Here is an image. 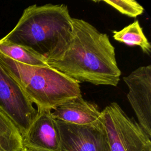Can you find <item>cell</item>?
<instances>
[{"label":"cell","mask_w":151,"mask_h":151,"mask_svg":"<svg viewBox=\"0 0 151 151\" xmlns=\"http://www.w3.org/2000/svg\"><path fill=\"white\" fill-rule=\"evenodd\" d=\"M46 61L49 67L79 84L116 87L121 76L107 34L82 19L71 18L69 35Z\"/></svg>","instance_id":"cell-1"},{"label":"cell","mask_w":151,"mask_h":151,"mask_svg":"<svg viewBox=\"0 0 151 151\" xmlns=\"http://www.w3.org/2000/svg\"><path fill=\"white\" fill-rule=\"evenodd\" d=\"M71 18L64 4H34L24 10L15 27L2 40L46 58L69 35Z\"/></svg>","instance_id":"cell-2"},{"label":"cell","mask_w":151,"mask_h":151,"mask_svg":"<svg viewBox=\"0 0 151 151\" xmlns=\"http://www.w3.org/2000/svg\"><path fill=\"white\" fill-rule=\"evenodd\" d=\"M0 64L39 110H52L81 95L80 84L54 68L18 63L0 54Z\"/></svg>","instance_id":"cell-3"},{"label":"cell","mask_w":151,"mask_h":151,"mask_svg":"<svg viewBox=\"0 0 151 151\" xmlns=\"http://www.w3.org/2000/svg\"><path fill=\"white\" fill-rule=\"evenodd\" d=\"M101 122L110 151H151L150 138L117 103L101 111Z\"/></svg>","instance_id":"cell-4"},{"label":"cell","mask_w":151,"mask_h":151,"mask_svg":"<svg viewBox=\"0 0 151 151\" xmlns=\"http://www.w3.org/2000/svg\"><path fill=\"white\" fill-rule=\"evenodd\" d=\"M0 109L12 120L22 137L38 112L19 84L1 64Z\"/></svg>","instance_id":"cell-5"},{"label":"cell","mask_w":151,"mask_h":151,"mask_svg":"<svg viewBox=\"0 0 151 151\" xmlns=\"http://www.w3.org/2000/svg\"><path fill=\"white\" fill-rule=\"evenodd\" d=\"M123 79L129 88L127 98L138 124L151 138V65L139 67Z\"/></svg>","instance_id":"cell-6"},{"label":"cell","mask_w":151,"mask_h":151,"mask_svg":"<svg viewBox=\"0 0 151 151\" xmlns=\"http://www.w3.org/2000/svg\"><path fill=\"white\" fill-rule=\"evenodd\" d=\"M57 121L63 151H110L101 120L88 125Z\"/></svg>","instance_id":"cell-7"},{"label":"cell","mask_w":151,"mask_h":151,"mask_svg":"<svg viewBox=\"0 0 151 151\" xmlns=\"http://www.w3.org/2000/svg\"><path fill=\"white\" fill-rule=\"evenodd\" d=\"M37 114L26 134L23 146L30 151H63L58 124L51 110L37 109Z\"/></svg>","instance_id":"cell-8"},{"label":"cell","mask_w":151,"mask_h":151,"mask_svg":"<svg viewBox=\"0 0 151 151\" xmlns=\"http://www.w3.org/2000/svg\"><path fill=\"white\" fill-rule=\"evenodd\" d=\"M98 106L80 96L69 100L51 110V115L57 120L76 125H88L101 120Z\"/></svg>","instance_id":"cell-9"},{"label":"cell","mask_w":151,"mask_h":151,"mask_svg":"<svg viewBox=\"0 0 151 151\" xmlns=\"http://www.w3.org/2000/svg\"><path fill=\"white\" fill-rule=\"evenodd\" d=\"M0 54L17 61L29 65L47 66L46 58L23 46L0 40Z\"/></svg>","instance_id":"cell-10"},{"label":"cell","mask_w":151,"mask_h":151,"mask_svg":"<svg viewBox=\"0 0 151 151\" xmlns=\"http://www.w3.org/2000/svg\"><path fill=\"white\" fill-rule=\"evenodd\" d=\"M22 136L12 120L0 109V151H22Z\"/></svg>","instance_id":"cell-11"},{"label":"cell","mask_w":151,"mask_h":151,"mask_svg":"<svg viewBox=\"0 0 151 151\" xmlns=\"http://www.w3.org/2000/svg\"><path fill=\"white\" fill-rule=\"evenodd\" d=\"M113 37L115 40L129 45H137L144 53L147 55L150 54V44L144 34L138 20L120 31H113Z\"/></svg>","instance_id":"cell-12"},{"label":"cell","mask_w":151,"mask_h":151,"mask_svg":"<svg viewBox=\"0 0 151 151\" xmlns=\"http://www.w3.org/2000/svg\"><path fill=\"white\" fill-rule=\"evenodd\" d=\"M95 2H104L121 14L130 17L136 18L144 12L143 7L135 0H103Z\"/></svg>","instance_id":"cell-13"},{"label":"cell","mask_w":151,"mask_h":151,"mask_svg":"<svg viewBox=\"0 0 151 151\" xmlns=\"http://www.w3.org/2000/svg\"><path fill=\"white\" fill-rule=\"evenodd\" d=\"M22 151H30V150H29L28 149H27V148H25V147H24V148H23V149L22 150Z\"/></svg>","instance_id":"cell-14"}]
</instances>
